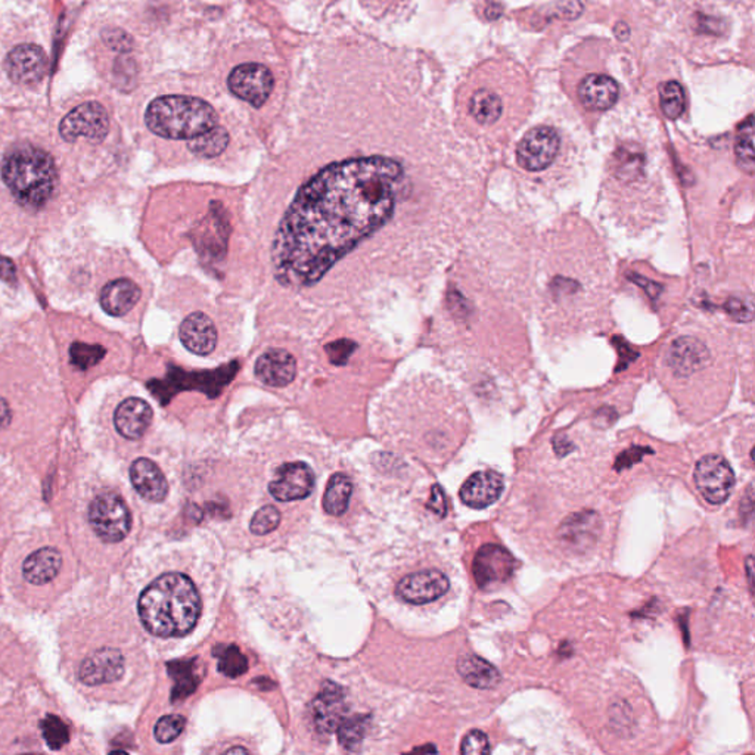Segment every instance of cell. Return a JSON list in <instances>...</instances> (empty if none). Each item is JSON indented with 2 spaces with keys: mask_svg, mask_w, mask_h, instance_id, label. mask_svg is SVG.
<instances>
[{
  "mask_svg": "<svg viewBox=\"0 0 755 755\" xmlns=\"http://www.w3.org/2000/svg\"><path fill=\"white\" fill-rule=\"evenodd\" d=\"M402 178V164L381 155L332 162L314 174L298 189L276 230V280L289 288L318 284L390 220Z\"/></svg>",
  "mask_w": 755,
  "mask_h": 755,
  "instance_id": "1",
  "label": "cell"
},
{
  "mask_svg": "<svg viewBox=\"0 0 755 755\" xmlns=\"http://www.w3.org/2000/svg\"><path fill=\"white\" fill-rule=\"evenodd\" d=\"M137 611L145 628L153 636H185L200 618V593L185 574H164L142 592Z\"/></svg>",
  "mask_w": 755,
  "mask_h": 755,
  "instance_id": "2",
  "label": "cell"
},
{
  "mask_svg": "<svg viewBox=\"0 0 755 755\" xmlns=\"http://www.w3.org/2000/svg\"><path fill=\"white\" fill-rule=\"evenodd\" d=\"M2 178L20 204L36 210L54 195L58 171L46 151L26 145L6 153L2 162Z\"/></svg>",
  "mask_w": 755,
  "mask_h": 755,
  "instance_id": "3",
  "label": "cell"
},
{
  "mask_svg": "<svg viewBox=\"0 0 755 755\" xmlns=\"http://www.w3.org/2000/svg\"><path fill=\"white\" fill-rule=\"evenodd\" d=\"M145 121L157 137L191 140L219 126V115L203 99L170 95L153 99L149 104Z\"/></svg>",
  "mask_w": 755,
  "mask_h": 755,
  "instance_id": "4",
  "label": "cell"
},
{
  "mask_svg": "<svg viewBox=\"0 0 755 755\" xmlns=\"http://www.w3.org/2000/svg\"><path fill=\"white\" fill-rule=\"evenodd\" d=\"M89 522L99 539L119 543L132 528V515L126 502L117 493H101L89 508Z\"/></svg>",
  "mask_w": 755,
  "mask_h": 755,
  "instance_id": "5",
  "label": "cell"
},
{
  "mask_svg": "<svg viewBox=\"0 0 755 755\" xmlns=\"http://www.w3.org/2000/svg\"><path fill=\"white\" fill-rule=\"evenodd\" d=\"M696 488L711 505H721L729 499L734 485V474L729 462L718 454H709L696 463Z\"/></svg>",
  "mask_w": 755,
  "mask_h": 755,
  "instance_id": "6",
  "label": "cell"
},
{
  "mask_svg": "<svg viewBox=\"0 0 755 755\" xmlns=\"http://www.w3.org/2000/svg\"><path fill=\"white\" fill-rule=\"evenodd\" d=\"M228 86L236 98L254 108H261L275 87V79L268 67L255 62L238 65L230 71Z\"/></svg>",
  "mask_w": 755,
  "mask_h": 755,
  "instance_id": "7",
  "label": "cell"
},
{
  "mask_svg": "<svg viewBox=\"0 0 755 755\" xmlns=\"http://www.w3.org/2000/svg\"><path fill=\"white\" fill-rule=\"evenodd\" d=\"M110 130V120L105 108L98 103H86L70 111L60 124L62 139L74 142L86 137L90 142H103Z\"/></svg>",
  "mask_w": 755,
  "mask_h": 755,
  "instance_id": "8",
  "label": "cell"
},
{
  "mask_svg": "<svg viewBox=\"0 0 755 755\" xmlns=\"http://www.w3.org/2000/svg\"><path fill=\"white\" fill-rule=\"evenodd\" d=\"M560 135L548 126L531 129L517 148L518 164L528 171H542L555 162L560 151Z\"/></svg>",
  "mask_w": 755,
  "mask_h": 755,
  "instance_id": "9",
  "label": "cell"
},
{
  "mask_svg": "<svg viewBox=\"0 0 755 755\" xmlns=\"http://www.w3.org/2000/svg\"><path fill=\"white\" fill-rule=\"evenodd\" d=\"M517 568L510 552L497 544H484L474 560V577L481 589L505 583Z\"/></svg>",
  "mask_w": 755,
  "mask_h": 755,
  "instance_id": "10",
  "label": "cell"
},
{
  "mask_svg": "<svg viewBox=\"0 0 755 755\" xmlns=\"http://www.w3.org/2000/svg\"><path fill=\"white\" fill-rule=\"evenodd\" d=\"M311 468L304 462L285 463L276 471V478L269 484V492L279 502L302 501L313 492Z\"/></svg>",
  "mask_w": 755,
  "mask_h": 755,
  "instance_id": "11",
  "label": "cell"
},
{
  "mask_svg": "<svg viewBox=\"0 0 755 755\" xmlns=\"http://www.w3.org/2000/svg\"><path fill=\"white\" fill-rule=\"evenodd\" d=\"M449 578L437 569L409 574L397 585V594L404 602L424 605L434 602L447 593Z\"/></svg>",
  "mask_w": 755,
  "mask_h": 755,
  "instance_id": "12",
  "label": "cell"
},
{
  "mask_svg": "<svg viewBox=\"0 0 755 755\" xmlns=\"http://www.w3.org/2000/svg\"><path fill=\"white\" fill-rule=\"evenodd\" d=\"M124 675L123 653L114 648L95 651L81 662L80 680L87 686L114 684Z\"/></svg>",
  "mask_w": 755,
  "mask_h": 755,
  "instance_id": "13",
  "label": "cell"
},
{
  "mask_svg": "<svg viewBox=\"0 0 755 755\" xmlns=\"http://www.w3.org/2000/svg\"><path fill=\"white\" fill-rule=\"evenodd\" d=\"M4 67L13 83L35 85L46 71V55L36 45H20L9 52Z\"/></svg>",
  "mask_w": 755,
  "mask_h": 755,
  "instance_id": "14",
  "label": "cell"
},
{
  "mask_svg": "<svg viewBox=\"0 0 755 755\" xmlns=\"http://www.w3.org/2000/svg\"><path fill=\"white\" fill-rule=\"evenodd\" d=\"M255 377L266 386H286L295 379L297 361L291 353L282 348H270L255 361Z\"/></svg>",
  "mask_w": 755,
  "mask_h": 755,
  "instance_id": "15",
  "label": "cell"
},
{
  "mask_svg": "<svg viewBox=\"0 0 755 755\" xmlns=\"http://www.w3.org/2000/svg\"><path fill=\"white\" fill-rule=\"evenodd\" d=\"M314 726L320 734H332L345 714V696L338 684L328 682L311 704Z\"/></svg>",
  "mask_w": 755,
  "mask_h": 755,
  "instance_id": "16",
  "label": "cell"
},
{
  "mask_svg": "<svg viewBox=\"0 0 755 755\" xmlns=\"http://www.w3.org/2000/svg\"><path fill=\"white\" fill-rule=\"evenodd\" d=\"M178 336L183 345L196 356H208L216 350V325L203 311L189 314L180 325Z\"/></svg>",
  "mask_w": 755,
  "mask_h": 755,
  "instance_id": "17",
  "label": "cell"
},
{
  "mask_svg": "<svg viewBox=\"0 0 755 755\" xmlns=\"http://www.w3.org/2000/svg\"><path fill=\"white\" fill-rule=\"evenodd\" d=\"M503 488L505 481L501 474L494 471L476 472L460 488V499L465 505L481 510L493 505L501 497Z\"/></svg>",
  "mask_w": 755,
  "mask_h": 755,
  "instance_id": "18",
  "label": "cell"
},
{
  "mask_svg": "<svg viewBox=\"0 0 755 755\" xmlns=\"http://www.w3.org/2000/svg\"><path fill=\"white\" fill-rule=\"evenodd\" d=\"M153 409L145 400L132 397L115 411V428L128 440H139L153 422Z\"/></svg>",
  "mask_w": 755,
  "mask_h": 755,
  "instance_id": "19",
  "label": "cell"
},
{
  "mask_svg": "<svg viewBox=\"0 0 755 755\" xmlns=\"http://www.w3.org/2000/svg\"><path fill=\"white\" fill-rule=\"evenodd\" d=\"M130 480L133 487L145 501L162 502L169 493V484L162 469L146 458H139L130 467Z\"/></svg>",
  "mask_w": 755,
  "mask_h": 755,
  "instance_id": "20",
  "label": "cell"
},
{
  "mask_svg": "<svg viewBox=\"0 0 755 755\" xmlns=\"http://www.w3.org/2000/svg\"><path fill=\"white\" fill-rule=\"evenodd\" d=\"M709 361V350L704 344L691 336L675 341L668 353V365L679 377H689L696 370L702 369Z\"/></svg>",
  "mask_w": 755,
  "mask_h": 755,
  "instance_id": "21",
  "label": "cell"
},
{
  "mask_svg": "<svg viewBox=\"0 0 755 755\" xmlns=\"http://www.w3.org/2000/svg\"><path fill=\"white\" fill-rule=\"evenodd\" d=\"M578 98L587 110H610L618 99V85L611 77L590 74L578 86Z\"/></svg>",
  "mask_w": 755,
  "mask_h": 755,
  "instance_id": "22",
  "label": "cell"
},
{
  "mask_svg": "<svg viewBox=\"0 0 755 755\" xmlns=\"http://www.w3.org/2000/svg\"><path fill=\"white\" fill-rule=\"evenodd\" d=\"M142 291L133 280L120 278L111 280L101 293V306L111 316H124L140 300Z\"/></svg>",
  "mask_w": 755,
  "mask_h": 755,
  "instance_id": "23",
  "label": "cell"
},
{
  "mask_svg": "<svg viewBox=\"0 0 755 755\" xmlns=\"http://www.w3.org/2000/svg\"><path fill=\"white\" fill-rule=\"evenodd\" d=\"M62 556L55 548H42L29 555L22 565V576L30 585H43L60 574Z\"/></svg>",
  "mask_w": 755,
  "mask_h": 755,
  "instance_id": "24",
  "label": "cell"
},
{
  "mask_svg": "<svg viewBox=\"0 0 755 755\" xmlns=\"http://www.w3.org/2000/svg\"><path fill=\"white\" fill-rule=\"evenodd\" d=\"M458 673L469 686L477 689H492L501 682V673L496 667L472 653L459 658Z\"/></svg>",
  "mask_w": 755,
  "mask_h": 755,
  "instance_id": "25",
  "label": "cell"
},
{
  "mask_svg": "<svg viewBox=\"0 0 755 755\" xmlns=\"http://www.w3.org/2000/svg\"><path fill=\"white\" fill-rule=\"evenodd\" d=\"M353 484L347 476L334 474L323 496V510L329 515L340 517L347 510L352 497Z\"/></svg>",
  "mask_w": 755,
  "mask_h": 755,
  "instance_id": "26",
  "label": "cell"
},
{
  "mask_svg": "<svg viewBox=\"0 0 755 755\" xmlns=\"http://www.w3.org/2000/svg\"><path fill=\"white\" fill-rule=\"evenodd\" d=\"M229 140L228 130L221 126H216L200 137L189 140L187 148L192 153H195L196 157L214 158L219 157L228 148Z\"/></svg>",
  "mask_w": 755,
  "mask_h": 755,
  "instance_id": "27",
  "label": "cell"
},
{
  "mask_svg": "<svg viewBox=\"0 0 755 755\" xmlns=\"http://www.w3.org/2000/svg\"><path fill=\"white\" fill-rule=\"evenodd\" d=\"M502 110L503 105L501 98L490 90H477L476 94L472 95L469 111L478 123L484 126L496 123L497 120L501 119Z\"/></svg>",
  "mask_w": 755,
  "mask_h": 755,
  "instance_id": "28",
  "label": "cell"
},
{
  "mask_svg": "<svg viewBox=\"0 0 755 755\" xmlns=\"http://www.w3.org/2000/svg\"><path fill=\"white\" fill-rule=\"evenodd\" d=\"M369 716H353L350 718H343L338 729V741L345 750L354 751L363 743L368 729H369Z\"/></svg>",
  "mask_w": 755,
  "mask_h": 755,
  "instance_id": "29",
  "label": "cell"
},
{
  "mask_svg": "<svg viewBox=\"0 0 755 755\" xmlns=\"http://www.w3.org/2000/svg\"><path fill=\"white\" fill-rule=\"evenodd\" d=\"M734 153L738 158L739 166L748 173L754 171V119L752 115L739 128Z\"/></svg>",
  "mask_w": 755,
  "mask_h": 755,
  "instance_id": "30",
  "label": "cell"
},
{
  "mask_svg": "<svg viewBox=\"0 0 755 755\" xmlns=\"http://www.w3.org/2000/svg\"><path fill=\"white\" fill-rule=\"evenodd\" d=\"M660 105L667 119H679L684 111V87L677 81L662 83L660 86Z\"/></svg>",
  "mask_w": 755,
  "mask_h": 755,
  "instance_id": "31",
  "label": "cell"
},
{
  "mask_svg": "<svg viewBox=\"0 0 755 755\" xmlns=\"http://www.w3.org/2000/svg\"><path fill=\"white\" fill-rule=\"evenodd\" d=\"M214 655L219 658V664L217 668L223 675L228 677H239V676L245 675L248 670V661H246L245 655H242L241 651L236 646H220L216 648Z\"/></svg>",
  "mask_w": 755,
  "mask_h": 755,
  "instance_id": "32",
  "label": "cell"
},
{
  "mask_svg": "<svg viewBox=\"0 0 755 755\" xmlns=\"http://www.w3.org/2000/svg\"><path fill=\"white\" fill-rule=\"evenodd\" d=\"M105 356V348L103 345H90L85 343H74L70 348V359L72 365L79 369H90L92 366L98 365Z\"/></svg>",
  "mask_w": 755,
  "mask_h": 755,
  "instance_id": "33",
  "label": "cell"
},
{
  "mask_svg": "<svg viewBox=\"0 0 755 755\" xmlns=\"http://www.w3.org/2000/svg\"><path fill=\"white\" fill-rule=\"evenodd\" d=\"M43 738L52 750H60L62 745L69 743V727L64 721L55 716H47L42 721Z\"/></svg>",
  "mask_w": 755,
  "mask_h": 755,
  "instance_id": "34",
  "label": "cell"
},
{
  "mask_svg": "<svg viewBox=\"0 0 755 755\" xmlns=\"http://www.w3.org/2000/svg\"><path fill=\"white\" fill-rule=\"evenodd\" d=\"M185 725H187V721L182 716H178V714L164 716L157 721L153 734H155L158 743H173L174 739L180 736L183 729H185Z\"/></svg>",
  "mask_w": 755,
  "mask_h": 755,
  "instance_id": "35",
  "label": "cell"
},
{
  "mask_svg": "<svg viewBox=\"0 0 755 755\" xmlns=\"http://www.w3.org/2000/svg\"><path fill=\"white\" fill-rule=\"evenodd\" d=\"M279 522V510H276L275 506H263L251 519L250 530L257 535H269L278 528Z\"/></svg>",
  "mask_w": 755,
  "mask_h": 755,
  "instance_id": "36",
  "label": "cell"
},
{
  "mask_svg": "<svg viewBox=\"0 0 755 755\" xmlns=\"http://www.w3.org/2000/svg\"><path fill=\"white\" fill-rule=\"evenodd\" d=\"M492 748L488 743L487 734L481 730H471L463 738L460 752L465 755L490 754Z\"/></svg>",
  "mask_w": 755,
  "mask_h": 755,
  "instance_id": "37",
  "label": "cell"
},
{
  "mask_svg": "<svg viewBox=\"0 0 755 755\" xmlns=\"http://www.w3.org/2000/svg\"><path fill=\"white\" fill-rule=\"evenodd\" d=\"M726 311L729 316L739 320V322H748L751 320L752 313H754V307H752L751 300H745V298H730L729 302L726 303Z\"/></svg>",
  "mask_w": 755,
  "mask_h": 755,
  "instance_id": "38",
  "label": "cell"
},
{
  "mask_svg": "<svg viewBox=\"0 0 755 755\" xmlns=\"http://www.w3.org/2000/svg\"><path fill=\"white\" fill-rule=\"evenodd\" d=\"M104 42L117 52H130L133 47V40L128 33L120 29H110L104 31Z\"/></svg>",
  "mask_w": 755,
  "mask_h": 755,
  "instance_id": "39",
  "label": "cell"
},
{
  "mask_svg": "<svg viewBox=\"0 0 755 755\" xmlns=\"http://www.w3.org/2000/svg\"><path fill=\"white\" fill-rule=\"evenodd\" d=\"M428 508L433 510L434 514L438 515V517H446V494H444V492H443V488L440 487V485H434L433 496H431V501L428 502Z\"/></svg>",
  "mask_w": 755,
  "mask_h": 755,
  "instance_id": "40",
  "label": "cell"
},
{
  "mask_svg": "<svg viewBox=\"0 0 755 755\" xmlns=\"http://www.w3.org/2000/svg\"><path fill=\"white\" fill-rule=\"evenodd\" d=\"M0 278L8 282L15 280V268H13L12 261L4 257H0Z\"/></svg>",
  "mask_w": 755,
  "mask_h": 755,
  "instance_id": "41",
  "label": "cell"
},
{
  "mask_svg": "<svg viewBox=\"0 0 755 755\" xmlns=\"http://www.w3.org/2000/svg\"><path fill=\"white\" fill-rule=\"evenodd\" d=\"M12 415H11V409L8 403L4 399H0V429L6 428L11 424Z\"/></svg>",
  "mask_w": 755,
  "mask_h": 755,
  "instance_id": "42",
  "label": "cell"
},
{
  "mask_svg": "<svg viewBox=\"0 0 755 755\" xmlns=\"http://www.w3.org/2000/svg\"><path fill=\"white\" fill-rule=\"evenodd\" d=\"M614 31H616V35L618 36L619 40H626V38H628V35H630L627 24H624V22H618Z\"/></svg>",
  "mask_w": 755,
  "mask_h": 755,
  "instance_id": "43",
  "label": "cell"
},
{
  "mask_svg": "<svg viewBox=\"0 0 755 755\" xmlns=\"http://www.w3.org/2000/svg\"><path fill=\"white\" fill-rule=\"evenodd\" d=\"M236 752H239V754H246V752L248 751H246L245 748L236 747L230 748V750H228V751H226V754H236Z\"/></svg>",
  "mask_w": 755,
  "mask_h": 755,
  "instance_id": "44",
  "label": "cell"
},
{
  "mask_svg": "<svg viewBox=\"0 0 755 755\" xmlns=\"http://www.w3.org/2000/svg\"><path fill=\"white\" fill-rule=\"evenodd\" d=\"M413 751H415V752H422V751H433V752H436V751H437V750H436V748H434V747H428V748H416V750H413Z\"/></svg>",
  "mask_w": 755,
  "mask_h": 755,
  "instance_id": "45",
  "label": "cell"
}]
</instances>
